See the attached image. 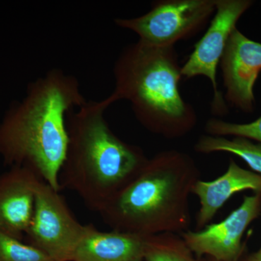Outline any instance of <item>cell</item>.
Here are the masks:
<instances>
[{
    "label": "cell",
    "instance_id": "cell-1",
    "mask_svg": "<svg viewBox=\"0 0 261 261\" xmlns=\"http://www.w3.org/2000/svg\"><path fill=\"white\" fill-rule=\"evenodd\" d=\"M74 75L53 68L27 86L0 122V156L5 166L31 168L60 191L68 145L67 116L87 102Z\"/></svg>",
    "mask_w": 261,
    "mask_h": 261
},
{
    "label": "cell",
    "instance_id": "cell-2",
    "mask_svg": "<svg viewBox=\"0 0 261 261\" xmlns=\"http://www.w3.org/2000/svg\"><path fill=\"white\" fill-rule=\"evenodd\" d=\"M108 97L87 101L67 116L68 145L60 185L77 194L90 210L99 213L126 186L148 158L138 146L118 138L105 113Z\"/></svg>",
    "mask_w": 261,
    "mask_h": 261
},
{
    "label": "cell",
    "instance_id": "cell-3",
    "mask_svg": "<svg viewBox=\"0 0 261 261\" xmlns=\"http://www.w3.org/2000/svg\"><path fill=\"white\" fill-rule=\"evenodd\" d=\"M200 179L188 154L163 151L148 159L99 214L116 231L142 237L185 232L191 224L190 195Z\"/></svg>",
    "mask_w": 261,
    "mask_h": 261
},
{
    "label": "cell",
    "instance_id": "cell-4",
    "mask_svg": "<svg viewBox=\"0 0 261 261\" xmlns=\"http://www.w3.org/2000/svg\"><path fill=\"white\" fill-rule=\"evenodd\" d=\"M115 88L110 102L127 100L137 121L168 140L190 134L197 123L191 104L180 93L181 66L175 47L138 40L121 51L113 66Z\"/></svg>",
    "mask_w": 261,
    "mask_h": 261
},
{
    "label": "cell",
    "instance_id": "cell-5",
    "mask_svg": "<svg viewBox=\"0 0 261 261\" xmlns=\"http://www.w3.org/2000/svg\"><path fill=\"white\" fill-rule=\"evenodd\" d=\"M215 12V0H161L145 14L116 18L114 22L120 28L135 33L142 42L175 47L205 28Z\"/></svg>",
    "mask_w": 261,
    "mask_h": 261
},
{
    "label": "cell",
    "instance_id": "cell-6",
    "mask_svg": "<svg viewBox=\"0 0 261 261\" xmlns=\"http://www.w3.org/2000/svg\"><path fill=\"white\" fill-rule=\"evenodd\" d=\"M87 225L75 219L59 192L43 180L35 196L34 214L25 233L29 244L53 261H72Z\"/></svg>",
    "mask_w": 261,
    "mask_h": 261
},
{
    "label": "cell",
    "instance_id": "cell-7",
    "mask_svg": "<svg viewBox=\"0 0 261 261\" xmlns=\"http://www.w3.org/2000/svg\"><path fill=\"white\" fill-rule=\"evenodd\" d=\"M215 3L216 12L210 25L181 66V75L186 80L202 75L210 80L214 91L211 111L216 116H224L228 110L224 94L218 89V66L228 37L237 28L239 20L253 5L254 1L215 0Z\"/></svg>",
    "mask_w": 261,
    "mask_h": 261
},
{
    "label": "cell",
    "instance_id": "cell-8",
    "mask_svg": "<svg viewBox=\"0 0 261 261\" xmlns=\"http://www.w3.org/2000/svg\"><path fill=\"white\" fill-rule=\"evenodd\" d=\"M261 215V193L245 196L238 208L219 223L198 231L181 233L187 246L198 257L217 261H239L245 250L244 233Z\"/></svg>",
    "mask_w": 261,
    "mask_h": 261
},
{
    "label": "cell",
    "instance_id": "cell-9",
    "mask_svg": "<svg viewBox=\"0 0 261 261\" xmlns=\"http://www.w3.org/2000/svg\"><path fill=\"white\" fill-rule=\"evenodd\" d=\"M219 65L226 104L247 114L253 113L254 87L261 72V43L249 39L238 28L233 29Z\"/></svg>",
    "mask_w": 261,
    "mask_h": 261
},
{
    "label": "cell",
    "instance_id": "cell-10",
    "mask_svg": "<svg viewBox=\"0 0 261 261\" xmlns=\"http://www.w3.org/2000/svg\"><path fill=\"white\" fill-rule=\"evenodd\" d=\"M42 180L25 166H12L0 174V233L20 240L25 236Z\"/></svg>",
    "mask_w": 261,
    "mask_h": 261
},
{
    "label": "cell",
    "instance_id": "cell-11",
    "mask_svg": "<svg viewBox=\"0 0 261 261\" xmlns=\"http://www.w3.org/2000/svg\"><path fill=\"white\" fill-rule=\"evenodd\" d=\"M245 190L261 193V174L240 167L232 159L226 172L219 177L211 181L200 179L196 182L192 194L198 197L200 203L196 216V230L205 228L230 197Z\"/></svg>",
    "mask_w": 261,
    "mask_h": 261
},
{
    "label": "cell",
    "instance_id": "cell-12",
    "mask_svg": "<svg viewBox=\"0 0 261 261\" xmlns=\"http://www.w3.org/2000/svg\"><path fill=\"white\" fill-rule=\"evenodd\" d=\"M145 239L116 230L101 231L88 224L72 261H145Z\"/></svg>",
    "mask_w": 261,
    "mask_h": 261
},
{
    "label": "cell",
    "instance_id": "cell-13",
    "mask_svg": "<svg viewBox=\"0 0 261 261\" xmlns=\"http://www.w3.org/2000/svg\"><path fill=\"white\" fill-rule=\"evenodd\" d=\"M194 149L201 154L228 152L238 156L248 165L254 172L261 174V144L243 137L200 136Z\"/></svg>",
    "mask_w": 261,
    "mask_h": 261
},
{
    "label": "cell",
    "instance_id": "cell-14",
    "mask_svg": "<svg viewBox=\"0 0 261 261\" xmlns=\"http://www.w3.org/2000/svg\"><path fill=\"white\" fill-rule=\"evenodd\" d=\"M145 261H199L178 233L146 237Z\"/></svg>",
    "mask_w": 261,
    "mask_h": 261
},
{
    "label": "cell",
    "instance_id": "cell-15",
    "mask_svg": "<svg viewBox=\"0 0 261 261\" xmlns=\"http://www.w3.org/2000/svg\"><path fill=\"white\" fill-rule=\"evenodd\" d=\"M207 135L217 137H243L261 144V116L248 123H236L225 121L217 118L206 122Z\"/></svg>",
    "mask_w": 261,
    "mask_h": 261
},
{
    "label": "cell",
    "instance_id": "cell-16",
    "mask_svg": "<svg viewBox=\"0 0 261 261\" xmlns=\"http://www.w3.org/2000/svg\"><path fill=\"white\" fill-rule=\"evenodd\" d=\"M0 261H53L42 250L22 240L0 233Z\"/></svg>",
    "mask_w": 261,
    "mask_h": 261
},
{
    "label": "cell",
    "instance_id": "cell-17",
    "mask_svg": "<svg viewBox=\"0 0 261 261\" xmlns=\"http://www.w3.org/2000/svg\"><path fill=\"white\" fill-rule=\"evenodd\" d=\"M242 261H261V247L257 251L245 255Z\"/></svg>",
    "mask_w": 261,
    "mask_h": 261
},
{
    "label": "cell",
    "instance_id": "cell-18",
    "mask_svg": "<svg viewBox=\"0 0 261 261\" xmlns=\"http://www.w3.org/2000/svg\"><path fill=\"white\" fill-rule=\"evenodd\" d=\"M207 261H217V260H214V259L211 258V257H207Z\"/></svg>",
    "mask_w": 261,
    "mask_h": 261
}]
</instances>
